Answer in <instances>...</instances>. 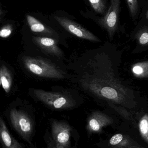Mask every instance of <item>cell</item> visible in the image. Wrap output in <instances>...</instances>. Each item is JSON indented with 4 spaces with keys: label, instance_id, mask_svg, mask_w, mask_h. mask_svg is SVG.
I'll use <instances>...</instances> for the list:
<instances>
[{
    "label": "cell",
    "instance_id": "19",
    "mask_svg": "<svg viewBox=\"0 0 148 148\" xmlns=\"http://www.w3.org/2000/svg\"><path fill=\"white\" fill-rule=\"evenodd\" d=\"M123 139V136L122 134H117L114 135L112 136V138L109 140V143L110 145L115 146L119 144L121 142Z\"/></svg>",
    "mask_w": 148,
    "mask_h": 148
},
{
    "label": "cell",
    "instance_id": "1",
    "mask_svg": "<svg viewBox=\"0 0 148 148\" xmlns=\"http://www.w3.org/2000/svg\"><path fill=\"white\" fill-rule=\"evenodd\" d=\"M114 58L103 47L84 53L73 64L75 81L89 95L126 107L137 102L133 91L123 84Z\"/></svg>",
    "mask_w": 148,
    "mask_h": 148
},
{
    "label": "cell",
    "instance_id": "18",
    "mask_svg": "<svg viewBox=\"0 0 148 148\" xmlns=\"http://www.w3.org/2000/svg\"><path fill=\"white\" fill-rule=\"evenodd\" d=\"M13 27L10 24L3 26L0 30V36L2 38H6L9 37L12 34Z\"/></svg>",
    "mask_w": 148,
    "mask_h": 148
},
{
    "label": "cell",
    "instance_id": "9",
    "mask_svg": "<svg viewBox=\"0 0 148 148\" xmlns=\"http://www.w3.org/2000/svg\"><path fill=\"white\" fill-rule=\"evenodd\" d=\"M33 40L37 46L47 53L58 57L62 56V52L54 39L49 37L34 36Z\"/></svg>",
    "mask_w": 148,
    "mask_h": 148
},
{
    "label": "cell",
    "instance_id": "12",
    "mask_svg": "<svg viewBox=\"0 0 148 148\" xmlns=\"http://www.w3.org/2000/svg\"><path fill=\"white\" fill-rule=\"evenodd\" d=\"M1 85L6 93H8L11 89L12 78L11 74L8 68L2 64L0 69Z\"/></svg>",
    "mask_w": 148,
    "mask_h": 148
},
{
    "label": "cell",
    "instance_id": "7",
    "mask_svg": "<svg viewBox=\"0 0 148 148\" xmlns=\"http://www.w3.org/2000/svg\"><path fill=\"white\" fill-rule=\"evenodd\" d=\"M54 18L65 30L76 37L92 41L101 42L98 37L77 23L66 17L54 16Z\"/></svg>",
    "mask_w": 148,
    "mask_h": 148
},
{
    "label": "cell",
    "instance_id": "15",
    "mask_svg": "<svg viewBox=\"0 0 148 148\" xmlns=\"http://www.w3.org/2000/svg\"><path fill=\"white\" fill-rule=\"evenodd\" d=\"M93 9L98 14H106L107 6L104 0H89Z\"/></svg>",
    "mask_w": 148,
    "mask_h": 148
},
{
    "label": "cell",
    "instance_id": "16",
    "mask_svg": "<svg viewBox=\"0 0 148 148\" xmlns=\"http://www.w3.org/2000/svg\"><path fill=\"white\" fill-rule=\"evenodd\" d=\"M140 44L148 45V28L144 27L140 29L136 35Z\"/></svg>",
    "mask_w": 148,
    "mask_h": 148
},
{
    "label": "cell",
    "instance_id": "21",
    "mask_svg": "<svg viewBox=\"0 0 148 148\" xmlns=\"http://www.w3.org/2000/svg\"></svg>",
    "mask_w": 148,
    "mask_h": 148
},
{
    "label": "cell",
    "instance_id": "6",
    "mask_svg": "<svg viewBox=\"0 0 148 148\" xmlns=\"http://www.w3.org/2000/svg\"><path fill=\"white\" fill-rule=\"evenodd\" d=\"M110 6L103 17L99 20L100 25L107 30L110 38L118 29L120 0H111Z\"/></svg>",
    "mask_w": 148,
    "mask_h": 148
},
{
    "label": "cell",
    "instance_id": "13",
    "mask_svg": "<svg viewBox=\"0 0 148 148\" xmlns=\"http://www.w3.org/2000/svg\"><path fill=\"white\" fill-rule=\"evenodd\" d=\"M132 71L136 77L140 78L148 77V61L139 62L134 65Z\"/></svg>",
    "mask_w": 148,
    "mask_h": 148
},
{
    "label": "cell",
    "instance_id": "3",
    "mask_svg": "<svg viewBox=\"0 0 148 148\" xmlns=\"http://www.w3.org/2000/svg\"><path fill=\"white\" fill-rule=\"evenodd\" d=\"M34 94L39 101L53 108L69 109L75 105V101L73 98L62 93L35 89Z\"/></svg>",
    "mask_w": 148,
    "mask_h": 148
},
{
    "label": "cell",
    "instance_id": "8",
    "mask_svg": "<svg viewBox=\"0 0 148 148\" xmlns=\"http://www.w3.org/2000/svg\"><path fill=\"white\" fill-rule=\"evenodd\" d=\"M112 118L100 111H94L88 119L87 129L90 133H100L104 127L112 124Z\"/></svg>",
    "mask_w": 148,
    "mask_h": 148
},
{
    "label": "cell",
    "instance_id": "14",
    "mask_svg": "<svg viewBox=\"0 0 148 148\" xmlns=\"http://www.w3.org/2000/svg\"><path fill=\"white\" fill-rule=\"evenodd\" d=\"M139 128L140 135L148 145V114H145L141 118Z\"/></svg>",
    "mask_w": 148,
    "mask_h": 148
},
{
    "label": "cell",
    "instance_id": "20",
    "mask_svg": "<svg viewBox=\"0 0 148 148\" xmlns=\"http://www.w3.org/2000/svg\"><path fill=\"white\" fill-rule=\"evenodd\" d=\"M146 17L148 19V10L147 11V13H146Z\"/></svg>",
    "mask_w": 148,
    "mask_h": 148
},
{
    "label": "cell",
    "instance_id": "11",
    "mask_svg": "<svg viewBox=\"0 0 148 148\" xmlns=\"http://www.w3.org/2000/svg\"><path fill=\"white\" fill-rule=\"evenodd\" d=\"M26 18L28 24L32 32L48 35L53 34V31L51 29L43 25L34 16L27 15Z\"/></svg>",
    "mask_w": 148,
    "mask_h": 148
},
{
    "label": "cell",
    "instance_id": "5",
    "mask_svg": "<svg viewBox=\"0 0 148 148\" xmlns=\"http://www.w3.org/2000/svg\"><path fill=\"white\" fill-rule=\"evenodd\" d=\"M11 124L21 137L30 143L34 127L29 116L23 111L13 109L10 113Z\"/></svg>",
    "mask_w": 148,
    "mask_h": 148
},
{
    "label": "cell",
    "instance_id": "4",
    "mask_svg": "<svg viewBox=\"0 0 148 148\" xmlns=\"http://www.w3.org/2000/svg\"><path fill=\"white\" fill-rule=\"evenodd\" d=\"M71 127L64 122L53 121L51 123V134L45 148H70Z\"/></svg>",
    "mask_w": 148,
    "mask_h": 148
},
{
    "label": "cell",
    "instance_id": "17",
    "mask_svg": "<svg viewBox=\"0 0 148 148\" xmlns=\"http://www.w3.org/2000/svg\"><path fill=\"white\" fill-rule=\"evenodd\" d=\"M131 17L134 20L136 19L139 10L138 0H126Z\"/></svg>",
    "mask_w": 148,
    "mask_h": 148
},
{
    "label": "cell",
    "instance_id": "2",
    "mask_svg": "<svg viewBox=\"0 0 148 148\" xmlns=\"http://www.w3.org/2000/svg\"><path fill=\"white\" fill-rule=\"evenodd\" d=\"M22 61L26 69L41 77L57 79L65 78L62 71L45 59L24 56L23 57Z\"/></svg>",
    "mask_w": 148,
    "mask_h": 148
},
{
    "label": "cell",
    "instance_id": "10",
    "mask_svg": "<svg viewBox=\"0 0 148 148\" xmlns=\"http://www.w3.org/2000/svg\"><path fill=\"white\" fill-rule=\"evenodd\" d=\"M0 136L5 148H25L10 134L2 118L0 119Z\"/></svg>",
    "mask_w": 148,
    "mask_h": 148
}]
</instances>
